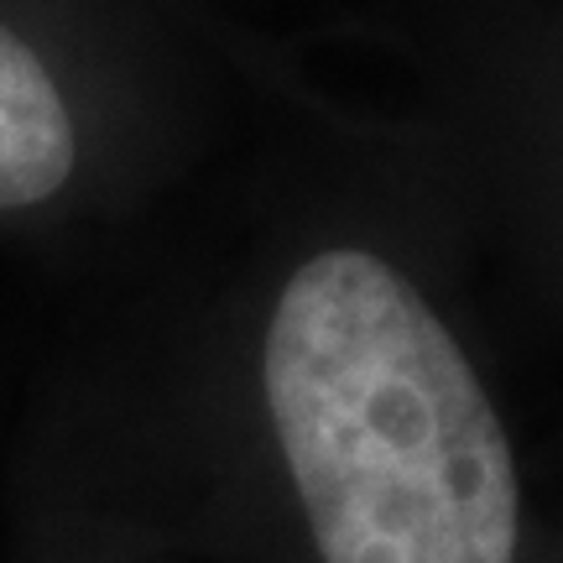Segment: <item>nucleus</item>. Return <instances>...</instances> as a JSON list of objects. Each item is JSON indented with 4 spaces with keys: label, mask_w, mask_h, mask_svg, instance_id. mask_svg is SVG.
<instances>
[{
    "label": "nucleus",
    "mask_w": 563,
    "mask_h": 563,
    "mask_svg": "<svg viewBox=\"0 0 563 563\" xmlns=\"http://www.w3.org/2000/svg\"><path fill=\"white\" fill-rule=\"evenodd\" d=\"M266 407L323 563H517L501 418L391 262H302L266 329Z\"/></svg>",
    "instance_id": "nucleus-1"
},
{
    "label": "nucleus",
    "mask_w": 563,
    "mask_h": 563,
    "mask_svg": "<svg viewBox=\"0 0 563 563\" xmlns=\"http://www.w3.org/2000/svg\"><path fill=\"white\" fill-rule=\"evenodd\" d=\"M79 157L74 115L53 74L0 21V209L53 199Z\"/></svg>",
    "instance_id": "nucleus-2"
}]
</instances>
